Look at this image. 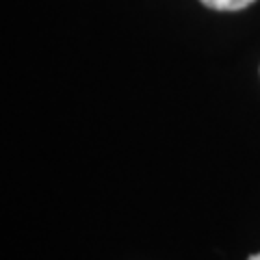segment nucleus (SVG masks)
Masks as SVG:
<instances>
[{"mask_svg": "<svg viewBox=\"0 0 260 260\" xmlns=\"http://www.w3.org/2000/svg\"><path fill=\"white\" fill-rule=\"evenodd\" d=\"M247 260H260V251H258V254H254V256H249Z\"/></svg>", "mask_w": 260, "mask_h": 260, "instance_id": "nucleus-2", "label": "nucleus"}, {"mask_svg": "<svg viewBox=\"0 0 260 260\" xmlns=\"http://www.w3.org/2000/svg\"><path fill=\"white\" fill-rule=\"evenodd\" d=\"M202 5H206L208 9H217V11H239L245 9L256 0H200Z\"/></svg>", "mask_w": 260, "mask_h": 260, "instance_id": "nucleus-1", "label": "nucleus"}]
</instances>
